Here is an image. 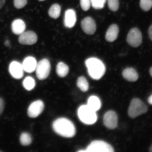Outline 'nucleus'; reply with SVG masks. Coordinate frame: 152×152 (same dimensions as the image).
Segmentation results:
<instances>
[{"instance_id":"412c9836","label":"nucleus","mask_w":152,"mask_h":152,"mask_svg":"<svg viewBox=\"0 0 152 152\" xmlns=\"http://www.w3.org/2000/svg\"><path fill=\"white\" fill-rule=\"evenodd\" d=\"M77 85L80 90L83 92H86L88 90V83L84 77H80L78 78L77 81Z\"/></svg>"},{"instance_id":"9b49d317","label":"nucleus","mask_w":152,"mask_h":152,"mask_svg":"<svg viewBox=\"0 0 152 152\" xmlns=\"http://www.w3.org/2000/svg\"><path fill=\"white\" fill-rule=\"evenodd\" d=\"M37 35L31 31L24 32L19 38V42L24 45H33L37 42Z\"/></svg>"},{"instance_id":"c85d7f7f","label":"nucleus","mask_w":152,"mask_h":152,"mask_svg":"<svg viewBox=\"0 0 152 152\" xmlns=\"http://www.w3.org/2000/svg\"><path fill=\"white\" fill-rule=\"evenodd\" d=\"M4 107V103L3 100L0 98V115L2 113Z\"/></svg>"},{"instance_id":"2f4dec72","label":"nucleus","mask_w":152,"mask_h":152,"mask_svg":"<svg viewBox=\"0 0 152 152\" xmlns=\"http://www.w3.org/2000/svg\"><path fill=\"white\" fill-rule=\"evenodd\" d=\"M148 102L150 104H152V94L148 98Z\"/></svg>"},{"instance_id":"bb28decb","label":"nucleus","mask_w":152,"mask_h":152,"mask_svg":"<svg viewBox=\"0 0 152 152\" xmlns=\"http://www.w3.org/2000/svg\"><path fill=\"white\" fill-rule=\"evenodd\" d=\"M27 0H14V5L17 9L24 7L27 4Z\"/></svg>"},{"instance_id":"4468645a","label":"nucleus","mask_w":152,"mask_h":152,"mask_svg":"<svg viewBox=\"0 0 152 152\" xmlns=\"http://www.w3.org/2000/svg\"><path fill=\"white\" fill-rule=\"evenodd\" d=\"M37 62L35 58L33 57H26L22 64L24 71L28 73H31L36 70Z\"/></svg>"},{"instance_id":"5701e85b","label":"nucleus","mask_w":152,"mask_h":152,"mask_svg":"<svg viewBox=\"0 0 152 152\" xmlns=\"http://www.w3.org/2000/svg\"><path fill=\"white\" fill-rule=\"evenodd\" d=\"M20 143L23 145H28L31 144V138L29 134L26 132L22 133L20 136Z\"/></svg>"},{"instance_id":"0eeeda50","label":"nucleus","mask_w":152,"mask_h":152,"mask_svg":"<svg viewBox=\"0 0 152 152\" xmlns=\"http://www.w3.org/2000/svg\"><path fill=\"white\" fill-rule=\"evenodd\" d=\"M127 41L129 44L134 47H137L141 44L142 37L141 32L137 28L131 29L128 34Z\"/></svg>"},{"instance_id":"6e6552de","label":"nucleus","mask_w":152,"mask_h":152,"mask_svg":"<svg viewBox=\"0 0 152 152\" xmlns=\"http://www.w3.org/2000/svg\"><path fill=\"white\" fill-rule=\"evenodd\" d=\"M103 122L104 125L107 128L115 129L118 123V116L116 113L112 110L106 112L104 116Z\"/></svg>"},{"instance_id":"6ab92c4d","label":"nucleus","mask_w":152,"mask_h":152,"mask_svg":"<svg viewBox=\"0 0 152 152\" xmlns=\"http://www.w3.org/2000/svg\"><path fill=\"white\" fill-rule=\"evenodd\" d=\"M69 67L64 62H59L56 66V71L58 76L61 77H65L69 72Z\"/></svg>"},{"instance_id":"f3484780","label":"nucleus","mask_w":152,"mask_h":152,"mask_svg":"<svg viewBox=\"0 0 152 152\" xmlns=\"http://www.w3.org/2000/svg\"><path fill=\"white\" fill-rule=\"evenodd\" d=\"M122 75L125 79L130 81H136L138 78L137 72L134 68H126L124 70Z\"/></svg>"},{"instance_id":"2eb2a0df","label":"nucleus","mask_w":152,"mask_h":152,"mask_svg":"<svg viewBox=\"0 0 152 152\" xmlns=\"http://www.w3.org/2000/svg\"><path fill=\"white\" fill-rule=\"evenodd\" d=\"M119 29L116 24L111 25L106 32L105 38L106 41L113 42L116 39L118 36Z\"/></svg>"},{"instance_id":"dca6fc26","label":"nucleus","mask_w":152,"mask_h":152,"mask_svg":"<svg viewBox=\"0 0 152 152\" xmlns=\"http://www.w3.org/2000/svg\"><path fill=\"white\" fill-rule=\"evenodd\" d=\"M11 28L13 33L16 35H21L25 30L26 26L23 20L17 19L12 23Z\"/></svg>"},{"instance_id":"f03ea898","label":"nucleus","mask_w":152,"mask_h":152,"mask_svg":"<svg viewBox=\"0 0 152 152\" xmlns=\"http://www.w3.org/2000/svg\"><path fill=\"white\" fill-rule=\"evenodd\" d=\"M89 75L92 79L98 80L105 73L106 68L102 61L96 58L87 59L85 62Z\"/></svg>"},{"instance_id":"473e14b6","label":"nucleus","mask_w":152,"mask_h":152,"mask_svg":"<svg viewBox=\"0 0 152 152\" xmlns=\"http://www.w3.org/2000/svg\"><path fill=\"white\" fill-rule=\"evenodd\" d=\"M150 74H151V75L152 77V67L151 68V69H150Z\"/></svg>"},{"instance_id":"a878e982","label":"nucleus","mask_w":152,"mask_h":152,"mask_svg":"<svg viewBox=\"0 0 152 152\" xmlns=\"http://www.w3.org/2000/svg\"><path fill=\"white\" fill-rule=\"evenodd\" d=\"M108 6L111 10L115 11L119 7V0H108Z\"/></svg>"},{"instance_id":"9d476101","label":"nucleus","mask_w":152,"mask_h":152,"mask_svg":"<svg viewBox=\"0 0 152 152\" xmlns=\"http://www.w3.org/2000/svg\"><path fill=\"white\" fill-rule=\"evenodd\" d=\"M24 69L22 64L16 61L11 63L9 71L12 77L16 79H20L24 75Z\"/></svg>"},{"instance_id":"39448f33","label":"nucleus","mask_w":152,"mask_h":152,"mask_svg":"<svg viewBox=\"0 0 152 152\" xmlns=\"http://www.w3.org/2000/svg\"><path fill=\"white\" fill-rule=\"evenodd\" d=\"M51 66L49 61L44 58L37 63L36 68V75L40 80L46 79L50 74Z\"/></svg>"},{"instance_id":"c756f323","label":"nucleus","mask_w":152,"mask_h":152,"mask_svg":"<svg viewBox=\"0 0 152 152\" xmlns=\"http://www.w3.org/2000/svg\"><path fill=\"white\" fill-rule=\"evenodd\" d=\"M148 34H149L150 39L152 41V24L150 26L149 30H148Z\"/></svg>"},{"instance_id":"cd10ccee","label":"nucleus","mask_w":152,"mask_h":152,"mask_svg":"<svg viewBox=\"0 0 152 152\" xmlns=\"http://www.w3.org/2000/svg\"><path fill=\"white\" fill-rule=\"evenodd\" d=\"M81 7L83 10H88L90 7L91 0H80Z\"/></svg>"},{"instance_id":"f704fd0d","label":"nucleus","mask_w":152,"mask_h":152,"mask_svg":"<svg viewBox=\"0 0 152 152\" xmlns=\"http://www.w3.org/2000/svg\"><path fill=\"white\" fill-rule=\"evenodd\" d=\"M39 1H45V0H39Z\"/></svg>"},{"instance_id":"f257e3e1","label":"nucleus","mask_w":152,"mask_h":152,"mask_svg":"<svg viewBox=\"0 0 152 152\" xmlns=\"http://www.w3.org/2000/svg\"><path fill=\"white\" fill-rule=\"evenodd\" d=\"M53 128L55 132L64 137L71 138L76 134L75 125L71 121L65 118H60L55 121Z\"/></svg>"},{"instance_id":"7c9ffc66","label":"nucleus","mask_w":152,"mask_h":152,"mask_svg":"<svg viewBox=\"0 0 152 152\" xmlns=\"http://www.w3.org/2000/svg\"><path fill=\"white\" fill-rule=\"evenodd\" d=\"M6 0H0V9L3 7L5 3Z\"/></svg>"},{"instance_id":"b1692460","label":"nucleus","mask_w":152,"mask_h":152,"mask_svg":"<svg viewBox=\"0 0 152 152\" xmlns=\"http://www.w3.org/2000/svg\"><path fill=\"white\" fill-rule=\"evenodd\" d=\"M140 6L142 10L149 11L152 7V0H140Z\"/></svg>"},{"instance_id":"f8f14e48","label":"nucleus","mask_w":152,"mask_h":152,"mask_svg":"<svg viewBox=\"0 0 152 152\" xmlns=\"http://www.w3.org/2000/svg\"><path fill=\"white\" fill-rule=\"evenodd\" d=\"M81 26L83 31L89 35H92L96 31V23L91 17H88L83 19L81 23Z\"/></svg>"},{"instance_id":"7ed1b4c3","label":"nucleus","mask_w":152,"mask_h":152,"mask_svg":"<svg viewBox=\"0 0 152 152\" xmlns=\"http://www.w3.org/2000/svg\"><path fill=\"white\" fill-rule=\"evenodd\" d=\"M77 115L80 120L86 124H94L97 119L96 112L93 111L87 105L80 106L78 110Z\"/></svg>"},{"instance_id":"aec40b11","label":"nucleus","mask_w":152,"mask_h":152,"mask_svg":"<svg viewBox=\"0 0 152 152\" xmlns=\"http://www.w3.org/2000/svg\"><path fill=\"white\" fill-rule=\"evenodd\" d=\"M61 7L58 4L53 5L49 9L48 14L51 18L56 19L60 16Z\"/></svg>"},{"instance_id":"4be33fe9","label":"nucleus","mask_w":152,"mask_h":152,"mask_svg":"<svg viewBox=\"0 0 152 152\" xmlns=\"http://www.w3.org/2000/svg\"><path fill=\"white\" fill-rule=\"evenodd\" d=\"M23 85L24 88L28 91L33 90L36 85L35 81L33 77H26L23 82Z\"/></svg>"},{"instance_id":"1a4fd4ad","label":"nucleus","mask_w":152,"mask_h":152,"mask_svg":"<svg viewBox=\"0 0 152 152\" xmlns=\"http://www.w3.org/2000/svg\"><path fill=\"white\" fill-rule=\"evenodd\" d=\"M44 104L42 101L38 100L32 103L28 107V116L34 118L38 116L43 111Z\"/></svg>"},{"instance_id":"72a5a7b5","label":"nucleus","mask_w":152,"mask_h":152,"mask_svg":"<svg viewBox=\"0 0 152 152\" xmlns=\"http://www.w3.org/2000/svg\"><path fill=\"white\" fill-rule=\"evenodd\" d=\"M150 151L152 152V145L151 146V147L150 148Z\"/></svg>"},{"instance_id":"a211bd4d","label":"nucleus","mask_w":152,"mask_h":152,"mask_svg":"<svg viewBox=\"0 0 152 152\" xmlns=\"http://www.w3.org/2000/svg\"><path fill=\"white\" fill-rule=\"evenodd\" d=\"M87 105L95 112L98 111L101 107V102L97 96H91L88 98Z\"/></svg>"},{"instance_id":"ddd939ff","label":"nucleus","mask_w":152,"mask_h":152,"mask_svg":"<svg viewBox=\"0 0 152 152\" xmlns=\"http://www.w3.org/2000/svg\"><path fill=\"white\" fill-rule=\"evenodd\" d=\"M77 21V15L74 10L69 9L66 11L64 20V25L66 28L74 27Z\"/></svg>"},{"instance_id":"20e7f679","label":"nucleus","mask_w":152,"mask_h":152,"mask_svg":"<svg viewBox=\"0 0 152 152\" xmlns=\"http://www.w3.org/2000/svg\"><path fill=\"white\" fill-rule=\"evenodd\" d=\"M148 107L142 101L138 98H134L131 101L128 109L129 116L134 118L138 116L146 113Z\"/></svg>"},{"instance_id":"423d86ee","label":"nucleus","mask_w":152,"mask_h":152,"mask_svg":"<svg viewBox=\"0 0 152 152\" xmlns=\"http://www.w3.org/2000/svg\"><path fill=\"white\" fill-rule=\"evenodd\" d=\"M87 152H113L114 150L112 146L102 140H94L87 147Z\"/></svg>"},{"instance_id":"393cba45","label":"nucleus","mask_w":152,"mask_h":152,"mask_svg":"<svg viewBox=\"0 0 152 152\" xmlns=\"http://www.w3.org/2000/svg\"><path fill=\"white\" fill-rule=\"evenodd\" d=\"M106 0H91V4L94 8L100 9L103 8Z\"/></svg>"}]
</instances>
